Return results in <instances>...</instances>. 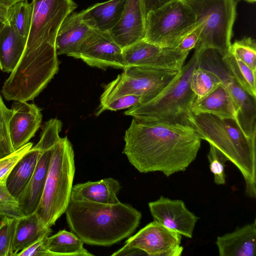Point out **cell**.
I'll list each match as a JSON object with an SVG mask.
<instances>
[{
  "instance_id": "obj_10",
  "label": "cell",
  "mask_w": 256,
  "mask_h": 256,
  "mask_svg": "<svg viewBox=\"0 0 256 256\" xmlns=\"http://www.w3.org/2000/svg\"><path fill=\"white\" fill-rule=\"evenodd\" d=\"M32 14L24 52L42 45H56L64 20L77 8L72 0H32Z\"/></svg>"
},
{
  "instance_id": "obj_14",
  "label": "cell",
  "mask_w": 256,
  "mask_h": 256,
  "mask_svg": "<svg viewBox=\"0 0 256 256\" xmlns=\"http://www.w3.org/2000/svg\"><path fill=\"white\" fill-rule=\"evenodd\" d=\"M148 206L154 221L186 238H192L199 218L188 210L182 200L162 196L150 202Z\"/></svg>"
},
{
  "instance_id": "obj_7",
  "label": "cell",
  "mask_w": 256,
  "mask_h": 256,
  "mask_svg": "<svg viewBox=\"0 0 256 256\" xmlns=\"http://www.w3.org/2000/svg\"><path fill=\"white\" fill-rule=\"evenodd\" d=\"M123 70L122 72L104 86L98 109L126 95L140 96L141 103L148 102L162 93L180 72L175 70L136 66H126Z\"/></svg>"
},
{
  "instance_id": "obj_11",
  "label": "cell",
  "mask_w": 256,
  "mask_h": 256,
  "mask_svg": "<svg viewBox=\"0 0 256 256\" xmlns=\"http://www.w3.org/2000/svg\"><path fill=\"white\" fill-rule=\"evenodd\" d=\"M182 235L153 221L128 238L112 256H180Z\"/></svg>"
},
{
  "instance_id": "obj_24",
  "label": "cell",
  "mask_w": 256,
  "mask_h": 256,
  "mask_svg": "<svg viewBox=\"0 0 256 256\" xmlns=\"http://www.w3.org/2000/svg\"><path fill=\"white\" fill-rule=\"evenodd\" d=\"M51 232L50 228L46 226L35 212L19 218L14 236V256Z\"/></svg>"
},
{
  "instance_id": "obj_43",
  "label": "cell",
  "mask_w": 256,
  "mask_h": 256,
  "mask_svg": "<svg viewBox=\"0 0 256 256\" xmlns=\"http://www.w3.org/2000/svg\"><path fill=\"white\" fill-rule=\"evenodd\" d=\"M245 0L246 2H249V3H254L256 2V0Z\"/></svg>"
},
{
  "instance_id": "obj_35",
  "label": "cell",
  "mask_w": 256,
  "mask_h": 256,
  "mask_svg": "<svg viewBox=\"0 0 256 256\" xmlns=\"http://www.w3.org/2000/svg\"><path fill=\"white\" fill-rule=\"evenodd\" d=\"M32 146V142H28L11 154L0 158V182H6L14 167Z\"/></svg>"
},
{
  "instance_id": "obj_5",
  "label": "cell",
  "mask_w": 256,
  "mask_h": 256,
  "mask_svg": "<svg viewBox=\"0 0 256 256\" xmlns=\"http://www.w3.org/2000/svg\"><path fill=\"white\" fill-rule=\"evenodd\" d=\"M74 154L66 136L52 149L43 193L35 212L48 228H51L68 206L75 174Z\"/></svg>"
},
{
  "instance_id": "obj_8",
  "label": "cell",
  "mask_w": 256,
  "mask_h": 256,
  "mask_svg": "<svg viewBox=\"0 0 256 256\" xmlns=\"http://www.w3.org/2000/svg\"><path fill=\"white\" fill-rule=\"evenodd\" d=\"M196 15L184 0H172L146 16L144 40L166 48H176L194 28Z\"/></svg>"
},
{
  "instance_id": "obj_38",
  "label": "cell",
  "mask_w": 256,
  "mask_h": 256,
  "mask_svg": "<svg viewBox=\"0 0 256 256\" xmlns=\"http://www.w3.org/2000/svg\"><path fill=\"white\" fill-rule=\"evenodd\" d=\"M202 29V24L196 23L194 28L182 38L176 48L184 52H190L192 49L194 48Z\"/></svg>"
},
{
  "instance_id": "obj_3",
  "label": "cell",
  "mask_w": 256,
  "mask_h": 256,
  "mask_svg": "<svg viewBox=\"0 0 256 256\" xmlns=\"http://www.w3.org/2000/svg\"><path fill=\"white\" fill-rule=\"evenodd\" d=\"M188 124L201 140L223 153L242 173L246 195L256 196V136H246L236 119L222 118L208 113L191 112Z\"/></svg>"
},
{
  "instance_id": "obj_12",
  "label": "cell",
  "mask_w": 256,
  "mask_h": 256,
  "mask_svg": "<svg viewBox=\"0 0 256 256\" xmlns=\"http://www.w3.org/2000/svg\"><path fill=\"white\" fill-rule=\"evenodd\" d=\"M126 66H136L180 71L189 52L166 48L144 39L122 49Z\"/></svg>"
},
{
  "instance_id": "obj_32",
  "label": "cell",
  "mask_w": 256,
  "mask_h": 256,
  "mask_svg": "<svg viewBox=\"0 0 256 256\" xmlns=\"http://www.w3.org/2000/svg\"><path fill=\"white\" fill-rule=\"evenodd\" d=\"M18 219L7 217L1 218L0 221V256H14L13 242Z\"/></svg>"
},
{
  "instance_id": "obj_37",
  "label": "cell",
  "mask_w": 256,
  "mask_h": 256,
  "mask_svg": "<svg viewBox=\"0 0 256 256\" xmlns=\"http://www.w3.org/2000/svg\"><path fill=\"white\" fill-rule=\"evenodd\" d=\"M46 235L32 244L18 252L16 256H55V254L48 250L45 244Z\"/></svg>"
},
{
  "instance_id": "obj_9",
  "label": "cell",
  "mask_w": 256,
  "mask_h": 256,
  "mask_svg": "<svg viewBox=\"0 0 256 256\" xmlns=\"http://www.w3.org/2000/svg\"><path fill=\"white\" fill-rule=\"evenodd\" d=\"M198 51V66L210 70L218 76L232 98L238 124L246 136H256V98L248 94L228 74L222 62V56L217 50L206 48Z\"/></svg>"
},
{
  "instance_id": "obj_6",
  "label": "cell",
  "mask_w": 256,
  "mask_h": 256,
  "mask_svg": "<svg viewBox=\"0 0 256 256\" xmlns=\"http://www.w3.org/2000/svg\"><path fill=\"white\" fill-rule=\"evenodd\" d=\"M202 29L194 50L213 48L222 56L230 50L236 15L235 0H184Z\"/></svg>"
},
{
  "instance_id": "obj_17",
  "label": "cell",
  "mask_w": 256,
  "mask_h": 256,
  "mask_svg": "<svg viewBox=\"0 0 256 256\" xmlns=\"http://www.w3.org/2000/svg\"><path fill=\"white\" fill-rule=\"evenodd\" d=\"M34 146L41 150L40 156L30 180L16 198L24 216L34 212L39 204L44 189L52 149L54 146L38 142Z\"/></svg>"
},
{
  "instance_id": "obj_18",
  "label": "cell",
  "mask_w": 256,
  "mask_h": 256,
  "mask_svg": "<svg viewBox=\"0 0 256 256\" xmlns=\"http://www.w3.org/2000/svg\"><path fill=\"white\" fill-rule=\"evenodd\" d=\"M90 30L82 20L80 12L70 14L62 22L56 36L58 55L66 54L79 59L80 46Z\"/></svg>"
},
{
  "instance_id": "obj_4",
  "label": "cell",
  "mask_w": 256,
  "mask_h": 256,
  "mask_svg": "<svg viewBox=\"0 0 256 256\" xmlns=\"http://www.w3.org/2000/svg\"><path fill=\"white\" fill-rule=\"evenodd\" d=\"M199 56V51L194 50L176 78L162 93L148 102L128 108L124 114L144 122L189 126L191 106L196 98L190 80Z\"/></svg>"
},
{
  "instance_id": "obj_41",
  "label": "cell",
  "mask_w": 256,
  "mask_h": 256,
  "mask_svg": "<svg viewBox=\"0 0 256 256\" xmlns=\"http://www.w3.org/2000/svg\"><path fill=\"white\" fill-rule=\"evenodd\" d=\"M24 0H0V4L6 6H10L20 1Z\"/></svg>"
},
{
  "instance_id": "obj_23",
  "label": "cell",
  "mask_w": 256,
  "mask_h": 256,
  "mask_svg": "<svg viewBox=\"0 0 256 256\" xmlns=\"http://www.w3.org/2000/svg\"><path fill=\"white\" fill-rule=\"evenodd\" d=\"M27 38L20 36L9 24H4L0 33V70L11 72L18 64Z\"/></svg>"
},
{
  "instance_id": "obj_2",
  "label": "cell",
  "mask_w": 256,
  "mask_h": 256,
  "mask_svg": "<svg viewBox=\"0 0 256 256\" xmlns=\"http://www.w3.org/2000/svg\"><path fill=\"white\" fill-rule=\"evenodd\" d=\"M65 213L72 232L84 243L104 246L130 236L142 218L138 210L120 202L104 204L70 199Z\"/></svg>"
},
{
  "instance_id": "obj_27",
  "label": "cell",
  "mask_w": 256,
  "mask_h": 256,
  "mask_svg": "<svg viewBox=\"0 0 256 256\" xmlns=\"http://www.w3.org/2000/svg\"><path fill=\"white\" fill-rule=\"evenodd\" d=\"M222 60L228 74L248 94L256 98V72L230 51L222 56Z\"/></svg>"
},
{
  "instance_id": "obj_19",
  "label": "cell",
  "mask_w": 256,
  "mask_h": 256,
  "mask_svg": "<svg viewBox=\"0 0 256 256\" xmlns=\"http://www.w3.org/2000/svg\"><path fill=\"white\" fill-rule=\"evenodd\" d=\"M256 220L217 238L220 256H255Z\"/></svg>"
},
{
  "instance_id": "obj_20",
  "label": "cell",
  "mask_w": 256,
  "mask_h": 256,
  "mask_svg": "<svg viewBox=\"0 0 256 256\" xmlns=\"http://www.w3.org/2000/svg\"><path fill=\"white\" fill-rule=\"evenodd\" d=\"M121 188L119 182L108 178L96 182L88 181L72 186L70 199L104 204L120 202L118 195Z\"/></svg>"
},
{
  "instance_id": "obj_21",
  "label": "cell",
  "mask_w": 256,
  "mask_h": 256,
  "mask_svg": "<svg viewBox=\"0 0 256 256\" xmlns=\"http://www.w3.org/2000/svg\"><path fill=\"white\" fill-rule=\"evenodd\" d=\"M127 0H110L97 3L80 12L91 28L110 32L119 21Z\"/></svg>"
},
{
  "instance_id": "obj_30",
  "label": "cell",
  "mask_w": 256,
  "mask_h": 256,
  "mask_svg": "<svg viewBox=\"0 0 256 256\" xmlns=\"http://www.w3.org/2000/svg\"><path fill=\"white\" fill-rule=\"evenodd\" d=\"M229 51L256 72V42L254 39L244 37L236 40L231 44Z\"/></svg>"
},
{
  "instance_id": "obj_40",
  "label": "cell",
  "mask_w": 256,
  "mask_h": 256,
  "mask_svg": "<svg viewBox=\"0 0 256 256\" xmlns=\"http://www.w3.org/2000/svg\"><path fill=\"white\" fill-rule=\"evenodd\" d=\"M10 6H6L0 4V20L4 24L8 23V9Z\"/></svg>"
},
{
  "instance_id": "obj_31",
  "label": "cell",
  "mask_w": 256,
  "mask_h": 256,
  "mask_svg": "<svg viewBox=\"0 0 256 256\" xmlns=\"http://www.w3.org/2000/svg\"><path fill=\"white\" fill-rule=\"evenodd\" d=\"M12 112V110L6 106L0 95V158L15 151L12 146L9 129Z\"/></svg>"
},
{
  "instance_id": "obj_1",
  "label": "cell",
  "mask_w": 256,
  "mask_h": 256,
  "mask_svg": "<svg viewBox=\"0 0 256 256\" xmlns=\"http://www.w3.org/2000/svg\"><path fill=\"white\" fill-rule=\"evenodd\" d=\"M201 138L190 126L147 122L132 118L124 136L123 153L140 172L170 176L196 159Z\"/></svg>"
},
{
  "instance_id": "obj_28",
  "label": "cell",
  "mask_w": 256,
  "mask_h": 256,
  "mask_svg": "<svg viewBox=\"0 0 256 256\" xmlns=\"http://www.w3.org/2000/svg\"><path fill=\"white\" fill-rule=\"evenodd\" d=\"M32 4L28 0L17 2L10 6L8 23L22 37L27 38L32 14Z\"/></svg>"
},
{
  "instance_id": "obj_22",
  "label": "cell",
  "mask_w": 256,
  "mask_h": 256,
  "mask_svg": "<svg viewBox=\"0 0 256 256\" xmlns=\"http://www.w3.org/2000/svg\"><path fill=\"white\" fill-rule=\"evenodd\" d=\"M191 111L195 114L208 113L222 118L236 119L232 100L222 82L205 96L199 100L196 98Z\"/></svg>"
},
{
  "instance_id": "obj_39",
  "label": "cell",
  "mask_w": 256,
  "mask_h": 256,
  "mask_svg": "<svg viewBox=\"0 0 256 256\" xmlns=\"http://www.w3.org/2000/svg\"><path fill=\"white\" fill-rule=\"evenodd\" d=\"M172 0H141L145 16Z\"/></svg>"
},
{
  "instance_id": "obj_34",
  "label": "cell",
  "mask_w": 256,
  "mask_h": 256,
  "mask_svg": "<svg viewBox=\"0 0 256 256\" xmlns=\"http://www.w3.org/2000/svg\"><path fill=\"white\" fill-rule=\"evenodd\" d=\"M208 158L210 168L214 176V182L218 185H224L226 182L225 173L226 163L228 161L226 156L213 145L210 144Z\"/></svg>"
},
{
  "instance_id": "obj_33",
  "label": "cell",
  "mask_w": 256,
  "mask_h": 256,
  "mask_svg": "<svg viewBox=\"0 0 256 256\" xmlns=\"http://www.w3.org/2000/svg\"><path fill=\"white\" fill-rule=\"evenodd\" d=\"M24 216L18 202L8 190L6 182H0V218L18 219Z\"/></svg>"
},
{
  "instance_id": "obj_36",
  "label": "cell",
  "mask_w": 256,
  "mask_h": 256,
  "mask_svg": "<svg viewBox=\"0 0 256 256\" xmlns=\"http://www.w3.org/2000/svg\"><path fill=\"white\" fill-rule=\"evenodd\" d=\"M142 102V98L137 95H126L116 98L98 109L96 116L106 110L116 111L130 108Z\"/></svg>"
},
{
  "instance_id": "obj_13",
  "label": "cell",
  "mask_w": 256,
  "mask_h": 256,
  "mask_svg": "<svg viewBox=\"0 0 256 256\" xmlns=\"http://www.w3.org/2000/svg\"><path fill=\"white\" fill-rule=\"evenodd\" d=\"M79 59L90 66L100 68L126 67L122 48L109 32L92 28L80 46Z\"/></svg>"
},
{
  "instance_id": "obj_42",
  "label": "cell",
  "mask_w": 256,
  "mask_h": 256,
  "mask_svg": "<svg viewBox=\"0 0 256 256\" xmlns=\"http://www.w3.org/2000/svg\"><path fill=\"white\" fill-rule=\"evenodd\" d=\"M4 24H4L0 20V32H1L2 30V29Z\"/></svg>"
},
{
  "instance_id": "obj_29",
  "label": "cell",
  "mask_w": 256,
  "mask_h": 256,
  "mask_svg": "<svg viewBox=\"0 0 256 256\" xmlns=\"http://www.w3.org/2000/svg\"><path fill=\"white\" fill-rule=\"evenodd\" d=\"M221 83V80L212 71L198 66L192 72L190 88L196 96L200 99L205 96Z\"/></svg>"
},
{
  "instance_id": "obj_16",
  "label": "cell",
  "mask_w": 256,
  "mask_h": 256,
  "mask_svg": "<svg viewBox=\"0 0 256 256\" xmlns=\"http://www.w3.org/2000/svg\"><path fill=\"white\" fill-rule=\"evenodd\" d=\"M109 33L122 49L144 38L146 16L141 0H127L119 21Z\"/></svg>"
},
{
  "instance_id": "obj_15",
  "label": "cell",
  "mask_w": 256,
  "mask_h": 256,
  "mask_svg": "<svg viewBox=\"0 0 256 256\" xmlns=\"http://www.w3.org/2000/svg\"><path fill=\"white\" fill-rule=\"evenodd\" d=\"M10 109L12 115L9 129L12 146L14 150L28 143L41 125L42 114L34 104L24 101H14Z\"/></svg>"
},
{
  "instance_id": "obj_26",
  "label": "cell",
  "mask_w": 256,
  "mask_h": 256,
  "mask_svg": "<svg viewBox=\"0 0 256 256\" xmlns=\"http://www.w3.org/2000/svg\"><path fill=\"white\" fill-rule=\"evenodd\" d=\"M84 242L72 232L61 230L46 238V248L55 256H94L84 246Z\"/></svg>"
},
{
  "instance_id": "obj_25",
  "label": "cell",
  "mask_w": 256,
  "mask_h": 256,
  "mask_svg": "<svg viewBox=\"0 0 256 256\" xmlns=\"http://www.w3.org/2000/svg\"><path fill=\"white\" fill-rule=\"evenodd\" d=\"M41 154V150L32 147L16 163L8 176L6 184L16 198L30 180Z\"/></svg>"
}]
</instances>
